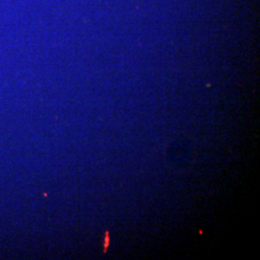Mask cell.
<instances>
[{
    "mask_svg": "<svg viewBox=\"0 0 260 260\" xmlns=\"http://www.w3.org/2000/svg\"><path fill=\"white\" fill-rule=\"evenodd\" d=\"M106 242H105V249L107 248V245L109 244V236H108V232H107V234H106Z\"/></svg>",
    "mask_w": 260,
    "mask_h": 260,
    "instance_id": "cell-1",
    "label": "cell"
}]
</instances>
